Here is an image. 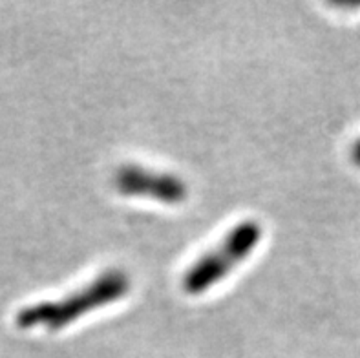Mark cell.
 <instances>
[{"mask_svg": "<svg viewBox=\"0 0 360 358\" xmlns=\"http://www.w3.org/2000/svg\"><path fill=\"white\" fill-rule=\"evenodd\" d=\"M130 289L132 280L127 272L121 269H108L64 298L24 307L17 314V326L20 329L46 327L48 331H60L77 322L79 318L119 302Z\"/></svg>", "mask_w": 360, "mask_h": 358, "instance_id": "6da1fadb", "label": "cell"}, {"mask_svg": "<svg viewBox=\"0 0 360 358\" xmlns=\"http://www.w3.org/2000/svg\"><path fill=\"white\" fill-rule=\"evenodd\" d=\"M264 238V229L258 222L238 223L227 236L209 252L201 254L196 262L185 271L181 280L183 290L191 296L203 295L210 287L224 281L225 278L242 265Z\"/></svg>", "mask_w": 360, "mask_h": 358, "instance_id": "7a4b0ae2", "label": "cell"}, {"mask_svg": "<svg viewBox=\"0 0 360 358\" xmlns=\"http://www.w3.org/2000/svg\"><path fill=\"white\" fill-rule=\"evenodd\" d=\"M114 185L119 194L148 198L165 205H179L188 198L187 183L178 174L160 172L139 165H124L119 168Z\"/></svg>", "mask_w": 360, "mask_h": 358, "instance_id": "3957f363", "label": "cell"}, {"mask_svg": "<svg viewBox=\"0 0 360 358\" xmlns=\"http://www.w3.org/2000/svg\"><path fill=\"white\" fill-rule=\"evenodd\" d=\"M353 159H355V163L360 167V139L355 143V148H353Z\"/></svg>", "mask_w": 360, "mask_h": 358, "instance_id": "277c9868", "label": "cell"}]
</instances>
